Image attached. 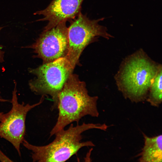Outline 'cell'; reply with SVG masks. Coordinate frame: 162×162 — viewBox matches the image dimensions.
<instances>
[{"label": "cell", "instance_id": "obj_1", "mask_svg": "<svg viewBox=\"0 0 162 162\" xmlns=\"http://www.w3.org/2000/svg\"><path fill=\"white\" fill-rule=\"evenodd\" d=\"M162 65L142 49L125 57L114 78L118 90L133 103L146 100L150 86Z\"/></svg>", "mask_w": 162, "mask_h": 162}, {"label": "cell", "instance_id": "obj_2", "mask_svg": "<svg viewBox=\"0 0 162 162\" xmlns=\"http://www.w3.org/2000/svg\"><path fill=\"white\" fill-rule=\"evenodd\" d=\"M86 86L85 83L80 80L77 75L73 73L70 75L58 95V116L50 132V136L73 122L79 124L84 116H99L98 98L90 96Z\"/></svg>", "mask_w": 162, "mask_h": 162}, {"label": "cell", "instance_id": "obj_3", "mask_svg": "<svg viewBox=\"0 0 162 162\" xmlns=\"http://www.w3.org/2000/svg\"><path fill=\"white\" fill-rule=\"evenodd\" d=\"M108 127L105 124L83 122L74 126L71 123L67 129H63L57 132L54 134L55 139L48 144L34 145L25 139L22 144L31 151L33 162H64L76 154L82 148L95 146L91 141H81L82 133L94 129L106 131Z\"/></svg>", "mask_w": 162, "mask_h": 162}, {"label": "cell", "instance_id": "obj_4", "mask_svg": "<svg viewBox=\"0 0 162 162\" xmlns=\"http://www.w3.org/2000/svg\"><path fill=\"white\" fill-rule=\"evenodd\" d=\"M74 69L65 57L28 69L35 76L28 81L31 90L35 94L50 96L53 101L52 110L57 109L58 95Z\"/></svg>", "mask_w": 162, "mask_h": 162}, {"label": "cell", "instance_id": "obj_5", "mask_svg": "<svg viewBox=\"0 0 162 162\" xmlns=\"http://www.w3.org/2000/svg\"><path fill=\"white\" fill-rule=\"evenodd\" d=\"M104 18L91 20L81 11L68 28V50L65 57L74 69L83 50L100 37L107 40L114 37L107 32V28L99 24Z\"/></svg>", "mask_w": 162, "mask_h": 162}, {"label": "cell", "instance_id": "obj_6", "mask_svg": "<svg viewBox=\"0 0 162 162\" xmlns=\"http://www.w3.org/2000/svg\"><path fill=\"white\" fill-rule=\"evenodd\" d=\"M17 92L15 82L10 101L11 108L6 113L4 119L0 122V137L10 142L21 157V146L25 139L27 115L29 111L43 102L45 96H41L39 101L34 104H25L23 102L20 104L18 101Z\"/></svg>", "mask_w": 162, "mask_h": 162}, {"label": "cell", "instance_id": "obj_7", "mask_svg": "<svg viewBox=\"0 0 162 162\" xmlns=\"http://www.w3.org/2000/svg\"><path fill=\"white\" fill-rule=\"evenodd\" d=\"M66 22H61L50 30H43L35 42L24 47L32 49L35 54L33 57L41 59L43 63L65 57L68 50Z\"/></svg>", "mask_w": 162, "mask_h": 162}, {"label": "cell", "instance_id": "obj_8", "mask_svg": "<svg viewBox=\"0 0 162 162\" xmlns=\"http://www.w3.org/2000/svg\"><path fill=\"white\" fill-rule=\"evenodd\" d=\"M84 0H52L45 9L38 11L34 15L44 17L37 21H48L44 30H49L60 22L74 19L81 11Z\"/></svg>", "mask_w": 162, "mask_h": 162}, {"label": "cell", "instance_id": "obj_9", "mask_svg": "<svg viewBox=\"0 0 162 162\" xmlns=\"http://www.w3.org/2000/svg\"><path fill=\"white\" fill-rule=\"evenodd\" d=\"M144 145L139 154V161L141 162L162 161V135L152 137L143 134Z\"/></svg>", "mask_w": 162, "mask_h": 162}, {"label": "cell", "instance_id": "obj_10", "mask_svg": "<svg viewBox=\"0 0 162 162\" xmlns=\"http://www.w3.org/2000/svg\"><path fill=\"white\" fill-rule=\"evenodd\" d=\"M162 66L160 67L150 86L146 100L152 106L158 107L162 101Z\"/></svg>", "mask_w": 162, "mask_h": 162}, {"label": "cell", "instance_id": "obj_11", "mask_svg": "<svg viewBox=\"0 0 162 162\" xmlns=\"http://www.w3.org/2000/svg\"><path fill=\"white\" fill-rule=\"evenodd\" d=\"M0 161L12 162L13 161L5 155L0 149Z\"/></svg>", "mask_w": 162, "mask_h": 162}, {"label": "cell", "instance_id": "obj_12", "mask_svg": "<svg viewBox=\"0 0 162 162\" xmlns=\"http://www.w3.org/2000/svg\"><path fill=\"white\" fill-rule=\"evenodd\" d=\"M3 27H0V31ZM3 46L0 45V63L4 61V52L2 50Z\"/></svg>", "mask_w": 162, "mask_h": 162}, {"label": "cell", "instance_id": "obj_13", "mask_svg": "<svg viewBox=\"0 0 162 162\" xmlns=\"http://www.w3.org/2000/svg\"><path fill=\"white\" fill-rule=\"evenodd\" d=\"M6 115V113H4L3 112H0V122L2 121L5 118Z\"/></svg>", "mask_w": 162, "mask_h": 162}, {"label": "cell", "instance_id": "obj_14", "mask_svg": "<svg viewBox=\"0 0 162 162\" xmlns=\"http://www.w3.org/2000/svg\"><path fill=\"white\" fill-rule=\"evenodd\" d=\"M1 92H0V102H9L10 100L8 99H4L2 98L1 96Z\"/></svg>", "mask_w": 162, "mask_h": 162}]
</instances>
